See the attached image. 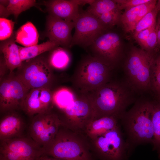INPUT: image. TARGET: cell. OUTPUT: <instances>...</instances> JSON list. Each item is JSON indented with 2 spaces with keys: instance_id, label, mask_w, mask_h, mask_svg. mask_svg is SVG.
Returning a JSON list of instances; mask_svg holds the SVG:
<instances>
[{
  "instance_id": "4fadbf2b",
  "label": "cell",
  "mask_w": 160,
  "mask_h": 160,
  "mask_svg": "<svg viewBox=\"0 0 160 160\" xmlns=\"http://www.w3.org/2000/svg\"><path fill=\"white\" fill-rule=\"evenodd\" d=\"M45 35L49 40L58 43L60 46L69 49L72 42V31L74 23L49 15L46 20Z\"/></svg>"
},
{
  "instance_id": "ba28073f",
  "label": "cell",
  "mask_w": 160,
  "mask_h": 160,
  "mask_svg": "<svg viewBox=\"0 0 160 160\" xmlns=\"http://www.w3.org/2000/svg\"><path fill=\"white\" fill-rule=\"evenodd\" d=\"M90 140L93 153L100 160H127L130 156L119 125Z\"/></svg>"
},
{
  "instance_id": "4dcf8cb0",
  "label": "cell",
  "mask_w": 160,
  "mask_h": 160,
  "mask_svg": "<svg viewBox=\"0 0 160 160\" xmlns=\"http://www.w3.org/2000/svg\"><path fill=\"white\" fill-rule=\"evenodd\" d=\"M120 15V11L117 10L103 13L97 18L106 28L110 29L119 22Z\"/></svg>"
},
{
  "instance_id": "484cf974",
  "label": "cell",
  "mask_w": 160,
  "mask_h": 160,
  "mask_svg": "<svg viewBox=\"0 0 160 160\" xmlns=\"http://www.w3.org/2000/svg\"><path fill=\"white\" fill-rule=\"evenodd\" d=\"M152 121L154 132L153 149L156 151L160 159V100H153Z\"/></svg>"
},
{
  "instance_id": "4316f807",
  "label": "cell",
  "mask_w": 160,
  "mask_h": 160,
  "mask_svg": "<svg viewBox=\"0 0 160 160\" xmlns=\"http://www.w3.org/2000/svg\"><path fill=\"white\" fill-rule=\"evenodd\" d=\"M151 90L155 99L160 100V52L156 53L152 64L151 75Z\"/></svg>"
},
{
  "instance_id": "2e32d148",
  "label": "cell",
  "mask_w": 160,
  "mask_h": 160,
  "mask_svg": "<svg viewBox=\"0 0 160 160\" xmlns=\"http://www.w3.org/2000/svg\"><path fill=\"white\" fill-rule=\"evenodd\" d=\"M156 2L155 0H151L147 3L125 10L121 15L119 20L125 31L127 33L134 31L140 20L156 7Z\"/></svg>"
},
{
  "instance_id": "8fae6325",
  "label": "cell",
  "mask_w": 160,
  "mask_h": 160,
  "mask_svg": "<svg viewBox=\"0 0 160 160\" xmlns=\"http://www.w3.org/2000/svg\"><path fill=\"white\" fill-rule=\"evenodd\" d=\"M43 153L28 135L0 140V160H37Z\"/></svg>"
},
{
  "instance_id": "d6a6232c",
  "label": "cell",
  "mask_w": 160,
  "mask_h": 160,
  "mask_svg": "<svg viewBox=\"0 0 160 160\" xmlns=\"http://www.w3.org/2000/svg\"><path fill=\"white\" fill-rule=\"evenodd\" d=\"M151 0H115L120 10H126L150 2Z\"/></svg>"
},
{
  "instance_id": "ffe728a7",
  "label": "cell",
  "mask_w": 160,
  "mask_h": 160,
  "mask_svg": "<svg viewBox=\"0 0 160 160\" xmlns=\"http://www.w3.org/2000/svg\"><path fill=\"white\" fill-rule=\"evenodd\" d=\"M40 88L31 89L24 102L21 110L31 118L46 111L40 99Z\"/></svg>"
},
{
  "instance_id": "8992f818",
  "label": "cell",
  "mask_w": 160,
  "mask_h": 160,
  "mask_svg": "<svg viewBox=\"0 0 160 160\" xmlns=\"http://www.w3.org/2000/svg\"><path fill=\"white\" fill-rule=\"evenodd\" d=\"M15 73L29 90L51 87L55 78L48 58L41 55L22 62Z\"/></svg>"
},
{
  "instance_id": "7402d4cb",
  "label": "cell",
  "mask_w": 160,
  "mask_h": 160,
  "mask_svg": "<svg viewBox=\"0 0 160 160\" xmlns=\"http://www.w3.org/2000/svg\"><path fill=\"white\" fill-rule=\"evenodd\" d=\"M39 37L36 28L30 22H28L22 25L15 33V42L25 47L37 44Z\"/></svg>"
},
{
  "instance_id": "74e56055",
  "label": "cell",
  "mask_w": 160,
  "mask_h": 160,
  "mask_svg": "<svg viewBox=\"0 0 160 160\" xmlns=\"http://www.w3.org/2000/svg\"><path fill=\"white\" fill-rule=\"evenodd\" d=\"M156 28L158 39L157 46L160 48V27L156 24Z\"/></svg>"
},
{
  "instance_id": "cb8c5ba5",
  "label": "cell",
  "mask_w": 160,
  "mask_h": 160,
  "mask_svg": "<svg viewBox=\"0 0 160 160\" xmlns=\"http://www.w3.org/2000/svg\"><path fill=\"white\" fill-rule=\"evenodd\" d=\"M59 46L60 45L58 43L50 40L28 47L19 46L20 57L23 62L34 58L45 52H50Z\"/></svg>"
},
{
  "instance_id": "8d00e7d4",
  "label": "cell",
  "mask_w": 160,
  "mask_h": 160,
  "mask_svg": "<svg viewBox=\"0 0 160 160\" xmlns=\"http://www.w3.org/2000/svg\"><path fill=\"white\" fill-rule=\"evenodd\" d=\"M37 160H61L57 158L42 153L38 158Z\"/></svg>"
},
{
  "instance_id": "44dd1931",
  "label": "cell",
  "mask_w": 160,
  "mask_h": 160,
  "mask_svg": "<svg viewBox=\"0 0 160 160\" xmlns=\"http://www.w3.org/2000/svg\"><path fill=\"white\" fill-rule=\"evenodd\" d=\"M36 6L35 0H9L6 7L0 4V18H6L12 14L17 19L22 12Z\"/></svg>"
},
{
  "instance_id": "83f0119b",
  "label": "cell",
  "mask_w": 160,
  "mask_h": 160,
  "mask_svg": "<svg viewBox=\"0 0 160 160\" xmlns=\"http://www.w3.org/2000/svg\"><path fill=\"white\" fill-rule=\"evenodd\" d=\"M86 10L98 17L103 13L120 10L115 0H95Z\"/></svg>"
},
{
  "instance_id": "ac0fdd59",
  "label": "cell",
  "mask_w": 160,
  "mask_h": 160,
  "mask_svg": "<svg viewBox=\"0 0 160 160\" xmlns=\"http://www.w3.org/2000/svg\"><path fill=\"white\" fill-rule=\"evenodd\" d=\"M10 87V111L21 110L24 100L30 90L13 72L8 75Z\"/></svg>"
},
{
  "instance_id": "3957f363",
  "label": "cell",
  "mask_w": 160,
  "mask_h": 160,
  "mask_svg": "<svg viewBox=\"0 0 160 160\" xmlns=\"http://www.w3.org/2000/svg\"><path fill=\"white\" fill-rule=\"evenodd\" d=\"M92 153L90 140L85 135L61 125L43 153L61 160H93Z\"/></svg>"
},
{
  "instance_id": "d6986e66",
  "label": "cell",
  "mask_w": 160,
  "mask_h": 160,
  "mask_svg": "<svg viewBox=\"0 0 160 160\" xmlns=\"http://www.w3.org/2000/svg\"><path fill=\"white\" fill-rule=\"evenodd\" d=\"M119 122V118L113 116L93 120L87 126L85 135L89 140L94 139L117 127Z\"/></svg>"
},
{
  "instance_id": "836d02e7",
  "label": "cell",
  "mask_w": 160,
  "mask_h": 160,
  "mask_svg": "<svg viewBox=\"0 0 160 160\" xmlns=\"http://www.w3.org/2000/svg\"><path fill=\"white\" fill-rule=\"evenodd\" d=\"M157 36L155 28L150 33L143 48L147 50V51L148 52H155L153 50L157 45Z\"/></svg>"
},
{
  "instance_id": "5b68a950",
  "label": "cell",
  "mask_w": 160,
  "mask_h": 160,
  "mask_svg": "<svg viewBox=\"0 0 160 160\" xmlns=\"http://www.w3.org/2000/svg\"><path fill=\"white\" fill-rule=\"evenodd\" d=\"M156 52L135 47L129 53L124 67L125 80L137 94L150 91L151 68Z\"/></svg>"
},
{
  "instance_id": "d4e9b609",
  "label": "cell",
  "mask_w": 160,
  "mask_h": 160,
  "mask_svg": "<svg viewBox=\"0 0 160 160\" xmlns=\"http://www.w3.org/2000/svg\"><path fill=\"white\" fill-rule=\"evenodd\" d=\"M77 94L66 88H61L53 93V108L60 111L65 108L76 98Z\"/></svg>"
},
{
  "instance_id": "e575fe53",
  "label": "cell",
  "mask_w": 160,
  "mask_h": 160,
  "mask_svg": "<svg viewBox=\"0 0 160 160\" xmlns=\"http://www.w3.org/2000/svg\"><path fill=\"white\" fill-rule=\"evenodd\" d=\"M156 24L141 31L134 37L135 40L143 48L150 33L156 28Z\"/></svg>"
},
{
  "instance_id": "5bb4252c",
  "label": "cell",
  "mask_w": 160,
  "mask_h": 160,
  "mask_svg": "<svg viewBox=\"0 0 160 160\" xmlns=\"http://www.w3.org/2000/svg\"><path fill=\"white\" fill-rule=\"evenodd\" d=\"M16 111L7 112L0 120V140L19 137L25 135L28 127L23 117Z\"/></svg>"
},
{
  "instance_id": "277c9868",
  "label": "cell",
  "mask_w": 160,
  "mask_h": 160,
  "mask_svg": "<svg viewBox=\"0 0 160 160\" xmlns=\"http://www.w3.org/2000/svg\"><path fill=\"white\" fill-rule=\"evenodd\" d=\"M113 69L88 54L83 56L71 77L74 91L87 95L112 79Z\"/></svg>"
},
{
  "instance_id": "d590c367",
  "label": "cell",
  "mask_w": 160,
  "mask_h": 160,
  "mask_svg": "<svg viewBox=\"0 0 160 160\" xmlns=\"http://www.w3.org/2000/svg\"><path fill=\"white\" fill-rule=\"evenodd\" d=\"M8 69L3 55L0 56V81L4 77L7 70Z\"/></svg>"
},
{
  "instance_id": "f35d334b",
  "label": "cell",
  "mask_w": 160,
  "mask_h": 160,
  "mask_svg": "<svg viewBox=\"0 0 160 160\" xmlns=\"http://www.w3.org/2000/svg\"><path fill=\"white\" fill-rule=\"evenodd\" d=\"M156 6L159 11H160V0L158 1Z\"/></svg>"
},
{
  "instance_id": "9c48e42d",
  "label": "cell",
  "mask_w": 160,
  "mask_h": 160,
  "mask_svg": "<svg viewBox=\"0 0 160 160\" xmlns=\"http://www.w3.org/2000/svg\"><path fill=\"white\" fill-rule=\"evenodd\" d=\"M107 29L86 50L89 54L113 70L121 55V41L116 32Z\"/></svg>"
},
{
  "instance_id": "30bf717a",
  "label": "cell",
  "mask_w": 160,
  "mask_h": 160,
  "mask_svg": "<svg viewBox=\"0 0 160 160\" xmlns=\"http://www.w3.org/2000/svg\"><path fill=\"white\" fill-rule=\"evenodd\" d=\"M74 23L75 31L70 48L78 46L86 50L101 34L108 29L97 17L80 9Z\"/></svg>"
},
{
  "instance_id": "603a6c76",
  "label": "cell",
  "mask_w": 160,
  "mask_h": 160,
  "mask_svg": "<svg viewBox=\"0 0 160 160\" xmlns=\"http://www.w3.org/2000/svg\"><path fill=\"white\" fill-rule=\"evenodd\" d=\"M49 52L48 60L53 69L63 70L70 65L72 57L68 49L59 46Z\"/></svg>"
},
{
  "instance_id": "6da1fadb",
  "label": "cell",
  "mask_w": 160,
  "mask_h": 160,
  "mask_svg": "<svg viewBox=\"0 0 160 160\" xmlns=\"http://www.w3.org/2000/svg\"><path fill=\"white\" fill-rule=\"evenodd\" d=\"M153 100L144 97L137 99L133 106L119 117L126 137L129 153L138 146L152 144L154 132L152 121Z\"/></svg>"
},
{
  "instance_id": "7a4b0ae2",
  "label": "cell",
  "mask_w": 160,
  "mask_h": 160,
  "mask_svg": "<svg viewBox=\"0 0 160 160\" xmlns=\"http://www.w3.org/2000/svg\"><path fill=\"white\" fill-rule=\"evenodd\" d=\"M136 94L125 80L112 79L86 95L92 106L94 119L102 117H119L127 108L134 103Z\"/></svg>"
},
{
  "instance_id": "f546056e",
  "label": "cell",
  "mask_w": 160,
  "mask_h": 160,
  "mask_svg": "<svg viewBox=\"0 0 160 160\" xmlns=\"http://www.w3.org/2000/svg\"><path fill=\"white\" fill-rule=\"evenodd\" d=\"M159 12L156 7L147 13L138 22L134 33V37L140 32L156 24V18Z\"/></svg>"
},
{
  "instance_id": "52a82bcc",
  "label": "cell",
  "mask_w": 160,
  "mask_h": 160,
  "mask_svg": "<svg viewBox=\"0 0 160 160\" xmlns=\"http://www.w3.org/2000/svg\"><path fill=\"white\" fill-rule=\"evenodd\" d=\"M57 113L63 126L85 134L86 129L94 119L92 104L87 95L77 94L76 99Z\"/></svg>"
},
{
  "instance_id": "9a60e30c",
  "label": "cell",
  "mask_w": 160,
  "mask_h": 160,
  "mask_svg": "<svg viewBox=\"0 0 160 160\" xmlns=\"http://www.w3.org/2000/svg\"><path fill=\"white\" fill-rule=\"evenodd\" d=\"M49 15L73 22L80 10L76 0H50L43 1Z\"/></svg>"
},
{
  "instance_id": "ab89813d",
  "label": "cell",
  "mask_w": 160,
  "mask_h": 160,
  "mask_svg": "<svg viewBox=\"0 0 160 160\" xmlns=\"http://www.w3.org/2000/svg\"><path fill=\"white\" fill-rule=\"evenodd\" d=\"M156 25L160 27V17L158 19V22L157 23H156Z\"/></svg>"
},
{
  "instance_id": "f1b7e54d",
  "label": "cell",
  "mask_w": 160,
  "mask_h": 160,
  "mask_svg": "<svg viewBox=\"0 0 160 160\" xmlns=\"http://www.w3.org/2000/svg\"><path fill=\"white\" fill-rule=\"evenodd\" d=\"M11 97L9 80L8 76L0 81V111L1 114L10 111Z\"/></svg>"
},
{
  "instance_id": "7c38bea8",
  "label": "cell",
  "mask_w": 160,
  "mask_h": 160,
  "mask_svg": "<svg viewBox=\"0 0 160 160\" xmlns=\"http://www.w3.org/2000/svg\"><path fill=\"white\" fill-rule=\"evenodd\" d=\"M31 118L28 135L43 149L50 144L57 133L61 125L60 118L53 109Z\"/></svg>"
},
{
  "instance_id": "e0dca14e",
  "label": "cell",
  "mask_w": 160,
  "mask_h": 160,
  "mask_svg": "<svg viewBox=\"0 0 160 160\" xmlns=\"http://www.w3.org/2000/svg\"><path fill=\"white\" fill-rule=\"evenodd\" d=\"M15 33L13 32L9 38L0 42V53L4 57L9 73L19 67L22 63L19 46L15 44Z\"/></svg>"
},
{
  "instance_id": "1f68e13d",
  "label": "cell",
  "mask_w": 160,
  "mask_h": 160,
  "mask_svg": "<svg viewBox=\"0 0 160 160\" xmlns=\"http://www.w3.org/2000/svg\"><path fill=\"white\" fill-rule=\"evenodd\" d=\"M15 22L6 18H0V40L3 41L9 38L13 33Z\"/></svg>"
}]
</instances>
